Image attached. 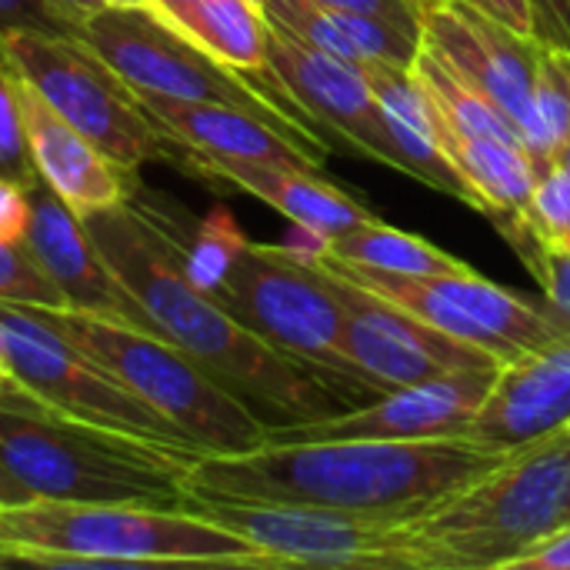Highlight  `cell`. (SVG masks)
I'll use <instances>...</instances> for the list:
<instances>
[{"label":"cell","instance_id":"44dd1931","mask_svg":"<svg viewBox=\"0 0 570 570\" xmlns=\"http://www.w3.org/2000/svg\"><path fill=\"white\" fill-rule=\"evenodd\" d=\"M144 110L157 120V127L177 140L184 150L210 154V157H237V160H264V164H287V167H311L321 170L324 160L291 140L274 124L254 117L250 110L214 104V100H180L150 90H134Z\"/></svg>","mask_w":570,"mask_h":570},{"label":"cell","instance_id":"ab89813d","mask_svg":"<svg viewBox=\"0 0 570 570\" xmlns=\"http://www.w3.org/2000/svg\"><path fill=\"white\" fill-rule=\"evenodd\" d=\"M551 164H561V167H568L570 170V137L561 144V147H558V154H554V160H551Z\"/></svg>","mask_w":570,"mask_h":570},{"label":"cell","instance_id":"ee69618b","mask_svg":"<svg viewBox=\"0 0 570 570\" xmlns=\"http://www.w3.org/2000/svg\"><path fill=\"white\" fill-rule=\"evenodd\" d=\"M10 384V377H0V394H3V387Z\"/></svg>","mask_w":570,"mask_h":570},{"label":"cell","instance_id":"ac0fdd59","mask_svg":"<svg viewBox=\"0 0 570 570\" xmlns=\"http://www.w3.org/2000/svg\"><path fill=\"white\" fill-rule=\"evenodd\" d=\"M570 424V334L498 367L471 441L518 451Z\"/></svg>","mask_w":570,"mask_h":570},{"label":"cell","instance_id":"9c48e42d","mask_svg":"<svg viewBox=\"0 0 570 570\" xmlns=\"http://www.w3.org/2000/svg\"><path fill=\"white\" fill-rule=\"evenodd\" d=\"M0 37L10 63L33 90L117 167L137 174L147 160L184 164L187 150L157 127L134 87L80 37L47 30H7Z\"/></svg>","mask_w":570,"mask_h":570},{"label":"cell","instance_id":"9a60e30c","mask_svg":"<svg viewBox=\"0 0 570 570\" xmlns=\"http://www.w3.org/2000/svg\"><path fill=\"white\" fill-rule=\"evenodd\" d=\"M267 67L281 90L297 104L307 124L331 130L351 154L387 164L407 174L401 144L384 117L377 94L371 90L361 63L341 60L334 53L314 50L284 30L271 27Z\"/></svg>","mask_w":570,"mask_h":570},{"label":"cell","instance_id":"74e56055","mask_svg":"<svg viewBox=\"0 0 570 570\" xmlns=\"http://www.w3.org/2000/svg\"><path fill=\"white\" fill-rule=\"evenodd\" d=\"M23 501H33V498L27 494V488L0 461V504H23Z\"/></svg>","mask_w":570,"mask_h":570},{"label":"cell","instance_id":"836d02e7","mask_svg":"<svg viewBox=\"0 0 570 570\" xmlns=\"http://www.w3.org/2000/svg\"><path fill=\"white\" fill-rule=\"evenodd\" d=\"M508 570H570V521L544 534Z\"/></svg>","mask_w":570,"mask_h":570},{"label":"cell","instance_id":"277c9868","mask_svg":"<svg viewBox=\"0 0 570 570\" xmlns=\"http://www.w3.org/2000/svg\"><path fill=\"white\" fill-rule=\"evenodd\" d=\"M200 451L60 417L20 384L0 394V461L43 501L184 508Z\"/></svg>","mask_w":570,"mask_h":570},{"label":"cell","instance_id":"4dcf8cb0","mask_svg":"<svg viewBox=\"0 0 570 570\" xmlns=\"http://www.w3.org/2000/svg\"><path fill=\"white\" fill-rule=\"evenodd\" d=\"M521 261L538 277V284L544 291V301L564 321H570V250H561V254L528 250V254H521Z\"/></svg>","mask_w":570,"mask_h":570},{"label":"cell","instance_id":"f35d334b","mask_svg":"<svg viewBox=\"0 0 570 570\" xmlns=\"http://www.w3.org/2000/svg\"><path fill=\"white\" fill-rule=\"evenodd\" d=\"M197 0H150V7L167 20V23H177L184 17V10H190Z\"/></svg>","mask_w":570,"mask_h":570},{"label":"cell","instance_id":"5bb4252c","mask_svg":"<svg viewBox=\"0 0 570 570\" xmlns=\"http://www.w3.org/2000/svg\"><path fill=\"white\" fill-rule=\"evenodd\" d=\"M337 281H341V294H344L347 364L377 394L407 387V384H424V381L458 374V371H481V367L501 364L491 354L401 311L397 304L367 294L364 287L351 284L347 277L337 274Z\"/></svg>","mask_w":570,"mask_h":570},{"label":"cell","instance_id":"1f68e13d","mask_svg":"<svg viewBox=\"0 0 570 570\" xmlns=\"http://www.w3.org/2000/svg\"><path fill=\"white\" fill-rule=\"evenodd\" d=\"M7 30L70 33V23L50 7V0H0V33Z\"/></svg>","mask_w":570,"mask_h":570},{"label":"cell","instance_id":"f546056e","mask_svg":"<svg viewBox=\"0 0 570 570\" xmlns=\"http://www.w3.org/2000/svg\"><path fill=\"white\" fill-rule=\"evenodd\" d=\"M314 3L341 13H371L414 37H424V13L431 7V0H314Z\"/></svg>","mask_w":570,"mask_h":570},{"label":"cell","instance_id":"603a6c76","mask_svg":"<svg viewBox=\"0 0 570 570\" xmlns=\"http://www.w3.org/2000/svg\"><path fill=\"white\" fill-rule=\"evenodd\" d=\"M317 254H327L341 264H354L364 271L401 274V277H441V274L468 271L464 261L441 250L438 244H431L417 234L397 230L377 217H371V220L344 230L341 237L321 244Z\"/></svg>","mask_w":570,"mask_h":570},{"label":"cell","instance_id":"8fae6325","mask_svg":"<svg viewBox=\"0 0 570 570\" xmlns=\"http://www.w3.org/2000/svg\"><path fill=\"white\" fill-rule=\"evenodd\" d=\"M311 257H317L324 267L337 271L351 284L364 287L367 294L397 304L401 311L491 354L501 364L570 334V321H564L548 301L508 291L471 267L441 277H401L341 264L317 250Z\"/></svg>","mask_w":570,"mask_h":570},{"label":"cell","instance_id":"ba28073f","mask_svg":"<svg viewBox=\"0 0 570 570\" xmlns=\"http://www.w3.org/2000/svg\"><path fill=\"white\" fill-rule=\"evenodd\" d=\"M73 37L97 50L134 90L250 110L324 160V144L314 130L297 124L240 70L220 63L197 40L167 23L154 7H97L73 23Z\"/></svg>","mask_w":570,"mask_h":570},{"label":"cell","instance_id":"484cf974","mask_svg":"<svg viewBox=\"0 0 570 570\" xmlns=\"http://www.w3.org/2000/svg\"><path fill=\"white\" fill-rule=\"evenodd\" d=\"M570 137V53L538 40L534 67V134L528 154L534 170H548L558 147Z\"/></svg>","mask_w":570,"mask_h":570},{"label":"cell","instance_id":"60d3db41","mask_svg":"<svg viewBox=\"0 0 570 570\" xmlns=\"http://www.w3.org/2000/svg\"><path fill=\"white\" fill-rule=\"evenodd\" d=\"M104 7H150V0H100Z\"/></svg>","mask_w":570,"mask_h":570},{"label":"cell","instance_id":"d6a6232c","mask_svg":"<svg viewBox=\"0 0 570 570\" xmlns=\"http://www.w3.org/2000/svg\"><path fill=\"white\" fill-rule=\"evenodd\" d=\"M30 224V194L23 184L0 177V240L23 244Z\"/></svg>","mask_w":570,"mask_h":570},{"label":"cell","instance_id":"7c38bea8","mask_svg":"<svg viewBox=\"0 0 570 570\" xmlns=\"http://www.w3.org/2000/svg\"><path fill=\"white\" fill-rule=\"evenodd\" d=\"M184 508L234 531L284 568L407 570L404 521L204 491H187Z\"/></svg>","mask_w":570,"mask_h":570},{"label":"cell","instance_id":"d6986e66","mask_svg":"<svg viewBox=\"0 0 570 570\" xmlns=\"http://www.w3.org/2000/svg\"><path fill=\"white\" fill-rule=\"evenodd\" d=\"M180 167H187L190 174L207 177V180H224V184L264 200L267 207L284 214L297 230L311 234L317 247L374 217L354 194L324 180L311 167L210 157V154H194V150H187Z\"/></svg>","mask_w":570,"mask_h":570},{"label":"cell","instance_id":"5b68a950","mask_svg":"<svg viewBox=\"0 0 570 570\" xmlns=\"http://www.w3.org/2000/svg\"><path fill=\"white\" fill-rule=\"evenodd\" d=\"M570 424L404 521L407 570H508L564 524Z\"/></svg>","mask_w":570,"mask_h":570},{"label":"cell","instance_id":"4fadbf2b","mask_svg":"<svg viewBox=\"0 0 570 570\" xmlns=\"http://www.w3.org/2000/svg\"><path fill=\"white\" fill-rule=\"evenodd\" d=\"M501 367V364H498ZM498 367L407 384L334 414L271 424L264 441H451L468 438Z\"/></svg>","mask_w":570,"mask_h":570},{"label":"cell","instance_id":"ffe728a7","mask_svg":"<svg viewBox=\"0 0 570 570\" xmlns=\"http://www.w3.org/2000/svg\"><path fill=\"white\" fill-rule=\"evenodd\" d=\"M17 70V67H13ZM17 107L40 180L77 214L127 200V170L117 167L90 137L63 120L17 70Z\"/></svg>","mask_w":570,"mask_h":570},{"label":"cell","instance_id":"d590c367","mask_svg":"<svg viewBox=\"0 0 570 570\" xmlns=\"http://www.w3.org/2000/svg\"><path fill=\"white\" fill-rule=\"evenodd\" d=\"M478 10H484L488 17L501 20L504 27L524 33V37H534V10H531V0H464Z\"/></svg>","mask_w":570,"mask_h":570},{"label":"cell","instance_id":"7a4b0ae2","mask_svg":"<svg viewBox=\"0 0 570 570\" xmlns=\"http://www.w3.org/2000/svg\"><path fill=\"white\" fill-rule=\"evenodd\" d=\"M508 454L471 438L264 441L240 454H200L187 474V491L407 521Z\"/></svg>","mask_w":570,"mask_h":570},{"label":"cell","instance_id":"7402d4cb","mask_svg":"<svg viewBox=\"0 0 570 570\" xmlns=\"http://www.w3.org/2000/svg\"><path fill=\"white\" fill-rule=\"evenodd\" d=\"M361 70H364L371 90L377 94L384 117H387L397 144H401L407 177L464 200L461 180L454 177L451 164L444 160V154L434 144L431 104H428V94H424L421 80L414 77V70L401 67V63H384V60H364Z\"/></svg>","mask_w":570,"mask_h":570},{"label":"cell","instance_id":"e0dca14e","mask_svg":"<svg viewBox=\"0 0 570 570\" xmlns=\"http://www.w3.org/2000/svg\"><path fill=\"white\" fill-rule=\"evenodd\" d=\"M27 194L30 224L23 244L50 274L67 307L160 334L144 304L130 294V287L114 274V267L97 250L94 237L83 227V217L70 204H63L40 177L27 187Z\"/></svg>","mask_w":570,"mask_h":570},{"label":"cell","instance_id":"4316f807","mask_svg":"<svg viewBox=\"0 0 570 570\" xmlns=\"http://www.w3.org/2000/svg\"><path fill=\"white\" fill-rule=\"evenodd\" d=\"M261 10H264L267 23L284 30L287 37H294L314 50H324V53L357 63V53H354L344 27L321 3H314V0H264Z\"/></svg>","mask_w":570,"mask_h":570},{"label":"cell","instance_id":"b9f144b4","mask_svg":"<svg viewBox=\"0 0 570 570\" xmlns=\"http://www.w3.org/2000/svg\"><path fill=\"white\" fill-rule=\"evenodd\" d=\"M0 377H10L7 374V337H3V324H0Z\"/></svg>","mask_w":570,"mask_h":570},{"label":"cell","instance_id":"52a82bcc","mask_svg":"<svg viewBox=\"0 0 570 570\" xmlns=\"http://www.w3.org/2000/svg\"><path fill=\"white\" fill-rule=\"evenodd\" d=\"M210 294L247 331L331 381L341 397H377L344 354L341 281L311 254L247 240Z\"/></svg>","mask_w":570,"mask_h":570},{"label":"cell","instance_id":"f1b7e54d","mask_svg":"<svg viewBox=\"0 0 570 570\" xmlns=\"http://www.w3.org/2000/svg\"><path fill=\"white\" fill-rule=\"evenodd\" d=\"M0 177L17 180L30 187L40 174L33 167L20 107H17V70L7 57L3 37H0Z\"/></svg>","mask_w":570,"mask_h":570},{"label":"cell","instance_id":"6da1fadb","mask_svg":"<svg viewBox=\"0 0 570 570\" xmlns=\"http://www.w3.org/2000/svg\"><path fill=\"white\" fill-rule=\"evenodd\" d=\"M80 217L104 261L144 304L160 337L204 364L267 424L314 421L344 407L331 381L271 347L224 311L214 294L200 291L187 277L177 237L130 197Z\"/></svg>","mask_w":570,"mask_h":570},{"label":"cell","instance_id":"83f0119b","mask_svg":"<svg viewBox=\"0 0 570 570\" xmlns=\"http://www.w3.org/2000/svg\"><path fill=\"white\" fill-rule=\"evenodd\" d=\"M0 304L13 307H67L63 294L30 254L27 244L0 240Z\"/></svg>","mask_w":570,"mask_h":570},{"label":"cell","instance_id":"e575fe53","mask_svg":"<svg viewBox=\"0 0 570 570\" xmlns=\"http://www.w3.org/2000/svg\"><path fill=\"white\" fill-rule=\"evenodd\" d=\"M534 40L570 53V0H531Z\"/></svg>","mask_w":570,"mask_h":570},{"label":"cell","instance_id":"d4e9b609","mask_svg":"<svg viewBox=\"0 0 570 570\" xmlns=\"http://www.w3.org/2000/svg\"><path fill=\"white\" fill-rule=\"evenodd\" d=\"M501 234L514 244L518 254L544 250L561 254L570 250V170L551 164L538 174L528 204L514 214L498 220Z\"/></svg>","mask_w":570,"mask_h":570},{"label":"cell","instance_id":"cb8c5ba5","mask_svg":"<svg viewBox=\"0 0 570 570\" xmlns=\"http://www.w3.org/2000/svg\"><path fill=\"white\" fill-rule=\"evenodd\" d=\"M411 70H414V77L421 80L428 100L434 104V110L444 120H451L461 130L501 137V140H511V144L524 147V137H521L518 124L478 83H471L448 57H441L431 43H421L417 57L411 60Z\"/></svg>","mask_w":570,"mask_h":570},{"label":"cell","instance_id":"8d00e7d4","mask_svg":"<svg viewBox=\"0 0 570 570\" xmlns=\"http://www.w3.org/2000/svg\"><path fill=\"white\" fill-rule=\"evenodd\" d=\"M50 7L70 23V33H73V23L83 17V13H90V10H97V7H104L100 0H50Z\"/></svg>","mask_w":570,"mask_h":570},{"label":"cell","instance_id":"30bf717a","mask_svg":"<svg viewBox=\"0 0 570 570\" xmlns=\"http://www.w3.org/2000/svg\"><path fill=\"white\" fill-rule=\"evenodd\" d=\"M0 324L7 337L10 381L20 384L47 411L117 434L197 451L174 421L154 411L120 377H114L104 364L70 344L33 311L0 304Z\"/></svg>","mask_w":570,"mask_h":570},{"label":"cell","instance_id":"2e32d148","mask_svg":"<svg viewBox=\"0 0 570 570\" xmlns=\"http://www.w3.org/2000/svg\"><path fill=\"white\" fill-rule=\"evenodd\" d=\"M424 43L448 57L478 83L521 130L524 147L534 134V67L538 40L464 0H431L424 13Z\"/></svg>","mask_w":570,"mask_h":570},{"label":"cell","instance_id":"f6af8a7d","mask_svg":"<svg viewBox=\"0 0 570 570\" xmlns=\"http://www.w3.org/2000/svg\"><path fill=\"white\" fill-rule=\"evenodd\" d=\"M250 3H257V7H261V3H264V0H250Z\"/></svg>","mask_w":570,"mask_h":570},{"label":"cell","instance_id":"8992f818","mask_svg":"<svg viewBox=\"0 0 570 570\" xmlns=\"http://www.w3.org/2000/svg\"><path fill=\"white\" fill-rule=\"evenodd\" d=\"M174 421L204 454H240L267 438V421L204 364L160 334L73 307H27Z\"/></svg>","mask_w":570,"mask_h":570},{"label":"cell","instance_id":"7bdbcfd3","mask_svg":"<svg viewBox=\"0 0 570 570\" xmlns=\"http://www.w3.org/2000/svg\"><path fill=\"white\" fill-rule=\"evenodd\" d=\"M564 521H570V478H568V504H564Z\"/></svg>","mask_w":570,"mask_h":570},{"label":"cell","instance_id":"3957f363","mask_svg":"<svg viewBox=\"0 0 570 570\" xmlns=\"http://www.w3.org/2000/svg\"><path fill=\"white\" fill-rule=\"evenodd\" d=\"M0 564L33 568H190L281 570L284 564L234 531L187 511L147 504L23 501L0 504Z\"/></svg>","mask_w":570,"mask_h":570}]
</instances>
